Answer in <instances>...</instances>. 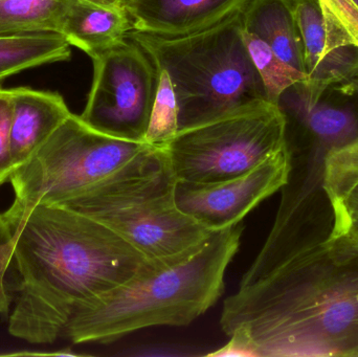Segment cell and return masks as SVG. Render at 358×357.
Masks as SVG:
<instances>
[{
  "instance_id": "obj_1",
  "label": "cell",
  "mask_w": 358,
  "mask_h": 357,
  "mask_svg": "<svg viewBox=\"0 0 358 357\" xmlns=\"http://www.w3.org/2000/svg\"><path fill=\"white\" fill-rule=\"evenodd\" d=\"M220 326L252 357L358 356V241L330 233L248 268Z\"/></svg>"
},
{
  "instance_id": "obj_2",
  "label": "cell",
  "mask_w": 358,
  "mask_h": 357,
  "mask_svg": "<svg viewBox=\"0 0 358 357\" xmlns=\"http://www.w3.org/2000/svg\"><path fill=\"white\" fill-rule=\"evenodd\" d=\"M13 234L18 287L8 333L27 343H55L76 308L125 284L147 261L108 226L62 205H36Z\"/></svg>"
},
{
  "instance_id": "obj_3",
  "label": "cell",
  "mask_w": 358,
  "mask_h": 357,
  "mask_svg": "<svg viewBox=\"0 0 358 357\" xmlns=\"http://www.w3.org/2000/svg\"><path fill=\"white\" fill-rule=\"evenodd\" d=\"M242 232L239 224L216 231L189 253L147 260L125 284L76 308L62 337L106 345L150 327L187 326L224 293L225 272L239 251Z\"/></svg>"
},
{
  "instance_id": "obj_4",
  "label": "cell",
  "mask_w": 358,
  "mask_h": 357,
  "mask_svg": "<svg viewBox=\"0 0 358 357\" xmlns=\"http://www.w3.org/2000/svg\"><path fill=\"white\" fill-rule=\"evenodd\" d=\"M241 15L187 35H128L169 75L179 130L269 102L244 43Z\"/></svg>"
},
{
  "instance_id": "obj_5",
  "label": "cell",
  "mask_w": 358,
  "mask_h": 357,
  "mask_svg": "<svg viewBox=\"0 0 358 357\" xmlns=\"http://www.w3.org/2000/svg\"><path fill=\"white\" fill-rule=\"evenodd\" d=\"M165 163L161 147L113 138L71 113L35 154L15 170L10 178L14 201L2 214L14 233L37 205H59Z\"/></svg>"
},
{
  "instance_id": "obj_6",
  "label": "cell",
  "mask_w": 358,
  "mask_h": 357,
  "mask_svg": "<svg viewBox=\"0 0 358 357\" xmlns=\"http://www.w3.org/2000/svg\"><path fill=\"white\" fill-rule=\"evenodd\" d=\"M167 166L96 189L58 205L115 231L147 260L162 261L201 247L214 232L178 207Z\"/></svg>"
},
{
  "instance_id": "obj_7",
  "label": "cell",
  "mask_w": 358,
  "mask_h": 357,
  "mask_svg": "<svg viewBox=\"0 0 358 357\" xmlns=\"http://www.w3.org/2000/svg\"><path fill=\"white\" fill-rule=\"evenodd\" d=\"M287 146V121L277 104L261 103L179 130L161 147L178 182L239 175Z\"/></svg>"
},
{
  "instance_id": "obj_8",
  "label": "cell",
  "mask_w": 358,
  "mask_h": 357,
  "mask_svg": "<svg viewBox=\"0 0 358 357\" xmlns=\"http://www.w3.org/2000/svg\"><path fill=\"white\" fill-rule=\"evenodd\" d=\"M92 60L94 78L80 117L102 133L145 142L159 87L157 67L129 38Z\"/></svg>"
},
{
  "instance_id": "obj_9",
  "label": "cell",
  "mask_w": 358,
  "mask_h": 357,
  "mask_svg": "<svg viewBox=\"0 0 358 357\" xmlns=\"http://www.w3.org/2000/svg\"><path fill=\"white\" fill-rule=\"evenodd\" d=\"M292 170L288 146L239 175L210 182H178V207L210 232L237 226L263 201L282 190Z\"/></svg>"
},
{
  "instance_id": "obj_10",
  "label": "cell",
  "mask_w": 358,
  "mask_h": 357,
  "mask_svg": "<svg viewBox=\"0 0 358 357\" xmlns=\"http://www.w3.org/2000/svg\"><path fill=\"white\" fill-rule=\"evenodd\" d=\"M294 4L308 75L298 86L315 102L330 88L357 77L358 50L345 45L334 33L317 0H294Z\"/></svg>"
},
{
  "instance_id": "obj_11",
  "label": "cell",
  "mask_w": 358,
  "mask_h": 357,
  "mask_svg": "<svg viewBox=\"0 0 358 357\" xmlns=\"http://www.w3.org/2000/svg\"><path fill=\"white\" fill-rule=\"evenodd\" d=\"M252 0H127L134 29L164 36L202 31L239 14Z\"/></svg>"
},
{
  "instance_id": "obj_12",
  "label": "cell",
  "mask_w": 358,
  "mask_h": 357,
  "mask_svg": "<svg viewBox=\"0 0 358 357\" xmlns=\"http://www.w3.org/2000/svg\"><path fill=\"white\" fill-rule=\"evenodd\" d=\"M13 100L10 155L15 170L24 165L71 115L58 92L10 88Z\"/></svg>"
},
{
  "instance_id": "obj_13",
  "label": "cell",
  "mask_w": 358,
  "mask_h": 357,
  "mask_svg": "<svg viewBox=\"0 0 358 357\" xmlns=\"http://www.w3.org/2000/svg\"><path fill=\"white\" fill-rule=\"evenodd\" d=\"M134 29L127 0H73L60 34L90 58L127 39Z\"/></svg>"
},
{
  "instance_id": "obj_14",
  "label": "cell",
  "mask_w": 358,
  "mask_h": 357,
  "mask_svg": "<svg viewBox=\"0 0 358 357\" xmlns=\"http://www.w3.org/2000/svg\"><path fill=\"white\" fill-rule=\"evenodd\" d=\"M322 188L334 215L330 233L358 241V136L328 149Z\"/></svg>"
},
{
  "instance_id": "obj_15",
  "label": "cell",
  "mask_w": 358,
  "mask_h": 357,
  "mask_svg": "<svg viewBox=\"0 0 358 357\" xmlns=\"http://www.w3.org/2000/svg\"><path fill=\"white\" fill-rule=\"evenodd\" d=\"M241 18L244 31L263 40L282 60L306 73L294 0H252Z\"/></svg>"
},
{
  "instance_id": "obj_16",
  "label": "cell",
  "mask_w": 358,
  "mask_h": 357,
  "mask_svg": "<svg viewBox=\"0 0 358 357\" xmlns=\"http://www.w3.org/2000/svg\"><path fill=\"white\" fill-rule=\"evenodd\" d=\"M277 105L286 119H294L330 148L358 136V119L350 108L326 102L324 96L313 102L296 84L282 94Z\"/></svg>"
},
{
  "instance_id": "obj_17",
  "label": "cell",
  "mask_w": 358,
  "mask_h": 357,
  "mask_svg": "<svg viewBox=\"0 0 358 357\" xmlns=\"http://www.w3.org/2000/svg\"><path fill=\"white\" fill-rule=\"evenodd\" d=\"M71 44L54 31L0 36V83L6 78L71 58Z\"/></svg>"
},
{
  "instance_id": "obj_18",
  "label": "cell",
  "mask_w": 358,
  "mask_h": 357,
  "mask_svg": "<svg viewBox=\"0 0 358 357\" xmlns=\"http://www.w3.org/2000/svg\"><path fill=\"white\" fill-rule=\"evenodd\" d=\"M73 0H0V36L54 31Z\"/></svg>"
},
{
  "instance_id": "obj_19",
  "label": "cell",
  "mask_w": 358,
  "mask_h": 357,
  "mask_svg": "<svg viewBox=\"0 0 358 357\" xmlns=\"http://www.w3.org/2000/svg\"><path fill=\"white\" fill-rule=\"evenodd\" d=\"M242 36L250 59L260 75L269 102L277 104L280 96L294 84L308 80L306 73L282 60L260 38L244 31Z\"/></svg>"
},
{
  "instance_id": "obj_20",
  "label": "cell",
  "mask_w": 358,
  "mask_h": 357,
  "mask_svg": "<svg viewBox=\"0 0 358 357\" xmlns=\"http://www.w3.org/2000/svg\"><path fill=\"white\" fill-rule=\"evenodd\" d=\"M159 87L151 112L145 142L162 147L178 134V110L171 80L166 71H159Z\"/></svg>"
},
{
  "instance_id": "obj_21",
  "label": "cell",
  "mask_w": 358,
  "mask_h": 357,
  "mask_svg": "<svg viewBox=\"0 0 358 357\" xmlns=\"http://www.w3.org/2000/svg\"><path fill=\"white\" fill-rule=\"evenodd\" d=\"M328 23L345 45L358 50V4L355 0H317Z\"/></svg>"
},
{
  "instance_id": "obj_22",
  "label": "cell",
  "mask_w": 358,
  "mask_h": 357,
  "mask_svg": "<svg viewBox=\"0 0 358 357\" xmlns=\"http://www.w3.org/2000/svg\"><path fill=\"white\" fill-rule=\"evenodd\" d=\"M12 115V92L0 87V186L10 180L15 171L10 155Z\"/></svg>"
},
{
  "instance_id": "obj_23",
  "label": "cell",
  "mask_w": 358,
  "mask_h": 357,
  "mask_svg": "<svg viewBox=\"0 0 358 357\" xmlns=\"http://www.w3.org/2000/svg\"><path fill=\"white\" fill-rule=\"evenodd\" d=\"M15 238L13 231L0 213V314L10 312L12 297L8 289L6 275L14 258Z\"/></svg>"
},
{
  "instance_id": "obj_24",
  "label": "cell",
  "mask_w": 358,
  "mask_h": 357,
  "mask_svg": "<svg viewBox=\"0 0 358 357\" xmlns=\"http://www.w3.org/2000/svg\"><path fill=\"white\" fill-rule=\"evenodd\" d=\"M355 1L358 4V0H355Z\"/></svg>"
}]
</instances>
